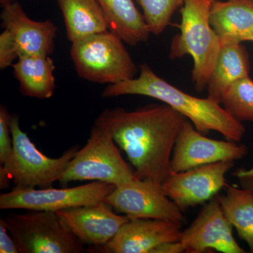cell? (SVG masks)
I'll return each mask as SVG.
<instances>
[{
    "label": "cell",
    "instance_id": "obj_5",
    "mask_svg": "<svg viewBox=\"0 0 253 253\" xmlns=\"http://www.w3.org/2000/svg\"><path fill=\"white\" fill-rule=\"evenodd\" d=\"M115 143L108 129L94 123L87 142L71 160L60 182L92 180L120 186L137 179Z\"/></svg>",
    "mask_w": 253,
    "mask_h": 253
},
{
    "label": "cell",
    "instance_id": "obj_30",
    "mask_svg": "<svg viewBox=\"0 0 253 253\" xmlns=\"http://www.w3.org/2000/svg\"><path fill=\"white\" fill-rule=\"evenodd\" d=\"M1 1V4H3L4 3L8 2V1H13V0H0Z\"/></svg>",
    "mask_w": 253,
    "mask_h": 253
},
{
    "label": "cell",
    "instance_id": "obj_22",
    "mask_svg": "<svg viewBox=\"0 0 253 253\" xmlns=\"http://www.w3.org/2000/svg\"><path fill=\"white\" fill-rule=\"evenodd\" d=\"M224 109L240 123H253V81L249 76L239 80L223 96Z\"/></svg>",
    "mask_w": 253,
    "mask_h": 253
},
{
    "label": "cell",
    "instance_id": "obj_17",
    "mask_svg": "<svg viewBox=\"0 0 253 253\" xmlns=\"http://www.w3.org/2000/svg\"><path fill=\"white\" fill-rule=\"evenodd\" d=\"M249 51L241 43L221 46L207 86L208 97L221 104L223 96L234 83L249 76Z\"/></svg>",
    "mask_w": 253,
    "mask_h": 253
},
{
    "label": "cell",
    "instance_id": "obj_18",
    "mask_svg": "<svg viewBox=\"0 0 253 253\" xmlns=\"http://www.w3.org/2000/svg\"><path fill=\"white\" fill-rule=\"evenodd\" d=\"M14 77L19 83V91L24 96L47 99L56 88L55 64L50 56L24 55L13 65Z\"/></svg>",
    "mask_w": 253,
    "mask_h": 253
},
{
    "label": "cell",
    "instance_id": "obj_20",
    "mask_svg": "<svg viewBox=\"0 0 253 253\" xmlns=\"http://www.w3.org/2000/svg\"><path fill=\"white\" fill-rule=\"evenodd\" d=\"M102 8L109 30L131 46L148 41L151 33L133 0H96Z\"/></svg>",
    "mask_w": 253,
    "mask_h": 253
},
{
    "label": "cell",
    "instance_id": "obj_9",
    "mask_svg": "<svg viewBox=\"0 0 253 253\" xmlns=\"http://www.w3.org/2000/svg\"><path fill=\"white\" fill-rule=\"evenodd\" d=\"M103 201L129 219H163L180 224L185 221L182 211L168 197L162 184L147 179H136L116 186Z\"/></svg>",
    "mask_w": 253,
    "mask_h": 253
},
{
    "label": "cell",
    "instance_id": "obj_3",
    "mask_svg": "<svg viewBox=\"0 0 253 253\" xmlns=\"http://www.w3.org/2000/svg\"><path fill=\"white\" fill-rule=\"evenodd\" d=\"M216 0H185L181 6L180 33L173 38L169 59L189 55L194 61L191 78L194 89L203 92L217 61L221 43L211 24V9Z\"/></svg>",
    "mask_w": 253,
    "mask_h": 253
},
{
    "label": "cell",
    "instance_id": "obj_25",
    "mask_svg": "<svg viewBox=\"0 0 253 253\" xmlns=\"http://www.w3.org/2000/svg\"><path fill=\"white\" fill-rule=\"evenodd\" d=\"M18 58L19 51L14 37L9 30L4 29L0 34V69L12 67Z\"/></svg>",
    "mask_w": 253,
    "mask_h": 253
},
{
    "label": "cell",
    "instance_id": "obj_13",
    "mask_svg": "<svg viewBox=\"0 0 253 253\" xmlns=\"http://www.w3.org/2000/svg\"><path fill=\"white\" fill-rule=\"evenodd\" d=\"M104 201L56 212L63 224L83 244L104 247L129 220Z\"/></svg>",
    "mask_w": 253,
    "mask_h": 253
},
{
    "label": "cell",
    "instance_id": "obj_4",
    "mask_svg": "<svg viewBox=\"0 0 253 253\" xmlns=\"http://www.w3.org/2000/svg\"><path fill=\"white\" fill-rule=\"evenodd\" d=\"M71 56L78 76L93 83L116 84L138 72L124 42L110 30L72 42Z\"/></svg>",
    "mask_w": 253,
    "mask_h": 253
},
{
    "label": "cell",
    "instance_id": "obj_11",
    "mask_svg": "<svg viewBox=\"0 0 253 253\" xmlns=\"http://www.w3.org/2000/svg\"><path fill=\"white\" fill-rule=\"evenodd\" d=\"M234 167V161H221L173 173L163 188L184 212L216 197L227 186L226 173Z\"/></svg>",
    "mask_w": 253,
    "mask_h": 253
},
{
    "label": "cell",
    "instance_id": "obj_16",
    "mask_svg": "<svg viewBox=\"0 0 253 253\" xmlns=\"http://www.w3.org/2000/svg\"><path fill=\"white\" fill-rule=\"evenodd\" d=\"M210 21L221 46L249 42L253 36V0H216Z\"/></svg>",
    "mask_w": 253,
    "mask_h": 253
},
{
    "label": "cell",
    "instance_id": "obj_7",
    "mask_svg": "<svg viewBox=\"0 0 253 253\" xmlns=\"http://www.w3.org/2000/svg\"><path fill=\"white\" fill-rule=\"evenodd\" d=\"M10 127L14 146L12 179L15 187H51L53 183L59 180L79 150V146H73L61 157L49 158L41 152L21 129L18 115H11Z\"/></svg>",
    "mask_w": 253,
    "mask_h": 253
},
{
    "label": "cell",
    "instance_id": "obj_31",
    "mask_svg": "<svg viewBox=\"0 0 253 253\" xmlns=\"http://www.w3.org/2000/svg\"><path fill=\"white\" fill-rule=\"evenodd\" d=\"M249 42H253V36L250 38Z\"/></svg>",
    "mask_w": 253,
    "mask_h": 253
},
{
    "label": "cell",
    "instance_id": "obj_19",
    "mask_svg": "<svg viewBox=\"0 0 253 253\" xmlns=\"http://www.w3.org/2000/svg\"><path fill=\"white\" fill-rule=\"evenodd\" d=\"M71 43L109 30L102 8L96 0H56Z\"/></svg>",
    "mask_w": 253,
    "mask_h": 253
},
{
    "label": "cell",
    "instance_id": "obj_21",
    "mask_svg": "<svg viewBox=\"0 0 253 253\" xmlns=\"http://www.w3.org/2000/svg\"><path fill=\"white\" fill-rule=\"evenodd\" d=\"M223 212L238 235L253 253V193L243 187L228 185L224 195H217Z\"/></svg>",
    "mask_w": 253,
    "mask_h": 253
},
{
    "label": "cell",
    "instance_id": "obj_12",
    "mask_svg": "<svg viewBox=\"0 0 253 253\" xmlns=\"http://www.w3.org/2000/svg\"><path fill=\"white\" fill-rule=\"evenodd\" d=\"M233 226L223 212L217 196L205 205L189 228L182 231L179 244L182 252L245 253L233 235Z\"/></svg>",
    "mask_w": 253,
    "mask_h": 253
},
{
    "label": "cell",
    "instance_id": "obj_26",
    "mask_svg": "<svg viewBox=\"0 0 253 253\" xmlns=\"http://www.w3.org/2000/svg\"><path fill=\"white\" fill-rule=\"evenodd\" d=\"M0 253H19L16 242L8 231L2 217L0 218Z\"/></svg>",
    "mask_w": 253,
    "mask_h": 253
},
{
    "label": "cell",
    "instance_id": "obj_24",
    "mask_svg": "<svg viewBox=\"0 0 253 253\" xmlns=\"http://www.w3.org/2000/svg\"><path fill=\"white\" fill-rule=\"evenodd\" d=\"M11 115L7 109L0 107V167L12 176L14 169V146L10 127Z\"/></svg>",
    "mask_w": 253,
    "mask_h": 253
},
{
    "label": "cell",
    "instance_id": "obj_15",
    "mask_svg": "<svg viewBox=\"0 0 253 253\" xmlns=\"http://www.w3.org/2000/svg\"><path fill=\"white\" fill-rule=\"evenodd\" d=\"M1 19L17 45L19 56L24 55L50 56L54 51L57 27L52 21H36L28 17L18 1L1 4Z\"/></svg>",
    "mask_w": 253,
    "mask_h": 253
},
{
    "label": "cell",
    "instance_id": "obj_10",
    "mask_svg": "<svg viewBox=\"0 0 253 253\" xmlns=\"http://www.w3.org/2000/svg\"><path fill=\"white\" fill-rule=\"evenodd\" d=\"M249 154L247 146L232 141H219L204 136L189 120L181 128L173 150V173L221 162L239 161Z\"/></svg>",
    "mask_w": 253,
    "mask_h": 253
},
{
    "label": "cell",
    "instance_id": "obj_8",
    "mask_svg": "<svg viewBox=\"0 0 253 253\" xmlns=\"http://www.w3.org/2000/svg\"><path fill=\"white\" fill-rule=\"evenodd\" d=\"M116 186L102 181L64 189H20L0 195V209L58 212L67 208L89 206L104 201Z\"/></svg>",
    "mask_w": 253,
    "mask_h": 253
},
{
    "label": "cell",
    "instance_id": "obj_28",
    "mask_svg": "<svg viewBox=\"0 0 253 253\" xmlns=\"http://www.w3.org/2000/svg\"><path fill=\"white\" fill-rule=\"evenodd\" d=\"M234 175L237 179L242 177H253V166L250 169H239L234 173Z\"/></svg>",
    "mask_w": 253,
    "mask_h": 253
},
{
    "label": "cell",
    "instance_id": "obj_27",
    "mask_svg": "<svg viewBox=\"0 0 253 253\" xmlns=\"http://www.w3.org/2000/svg\"><path fill=\"white\" fill-rule=\"evenodd\" d=\"M11 179H12V176L0 167V189H6L9 187Z\"/></svg>",
    "mask_w": 253,
    "mask_h": 253
},
{
    "label": "cell",
    "instance_id": "obj_23",
    "mask_svg": "<svg viewBox=\"0 0 253 253\" xmlns=\"http://www.w3.org/2000/svg\"><path fill=\"white\" fill-rule=\"evenodd\" d=\"M185 0H136L151 34L159 36L170 23L176 9Z\"/></svg>",
    "mask_w": 253,
    "mask_h": 253
},
{
    "label": "cell",
    "instance_id": "obj_6",
    "mask_svg": "<svg viewBox=\"0 0 253 253\" xmlns=\"http://www.w3.org/2000/svg\"><path fill=\"white\" fill-rule=\"evenodd\" d=\"M4 219L19 253L85 252L84 244L63 224L56 212L11 213Z\"/></svg>",
    "mask_w": 253,
    "mask_h": 253
},
{
    "label": "cell",
    "instance_id": "obj_1",
    "mask_svg": "<svg viewBox=\"0 0 253 253\" xmlns=\"http://www.w3.org/2000/svg\"><path fill=\"white\" fill-rule=\"evenodd\" d=\"M185 116L168 104H151L128 111L104 110L94 123L111 133L126 153L137 179L163 184L173 174V150Z\"/></svg>",
    "mask_w": 253,
    "mask_h": 253
},
{
    "label": "cell",
    "instance_id": "obj_2",
    "mask_svg": "<svg viewBox=\"0 0 253 253\" xmlns=\"http://www.w3.org/2000/svg\"><path fill=\"white\" fill-rule=\"evenodd\" d=\"M137 78L116 84H109L102 92L105 99L124 95H141L159 100L185 116L201 133L215 131L226 140L239 142L242 140L246 127L234 119L221 104L209 97H196L180 90L160 78L149 65L139 66Z\"/></svg>",
    "mask_w": 253,
    "mask_h": 253
},
{
    "label": "cell",
    "instance_id": "obj_29",
    "mask_svg": "<svg viewBox=\"0 0 253 253\" xmlns=\"http://www.w3.org/2000/svg\"><path fill=\"white\" fill-rule=\"evenodd\" d=\"M238 179L241 187L249 189L253 193V177H242Z\"/></svg>",
    "mask_w": 253,
    "mask_h": 253
},
{
    "label": "cell",
    "instance_id": "obj_14",
    "mask_svg": "<svg viewBox=\"0 0 253 253\" xmlns=\"http://www.w3.org/2000/svg\"><path fill=\"white\" fill-rule=\"evenodd\" d=\"M181 226L163 219H129L102 249L113 253H153L158 246L179 241Z\"/></svg>",
    "mask_w": 253,
    "mask_h": 253
}]
</instances>
